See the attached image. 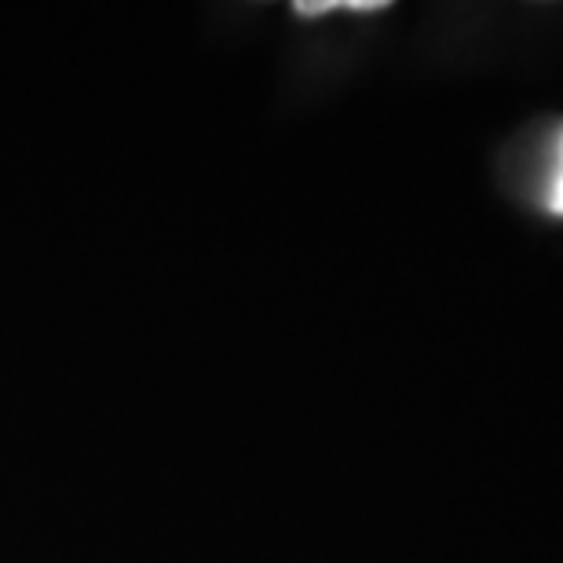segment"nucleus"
Returning <instances> with one entry per match:
<instances>
[{
    "instance_id": "obj_1",
    "label": "nucleus",
    "mask_w": 563,
    "mask_h": 563,
    "mask_svg": "<svg viewBox=\"0 0 563 563\" xmlns=\"http://www.w3.org/2000/svg\"><path fill=\"white\" fill-rule=\"evenodd\" d=\"M542 201L553 217H563V132H560V143H556V162H553V173H549V184L542 190Z\"/></svg>"
}]
</instances>
